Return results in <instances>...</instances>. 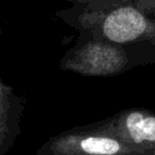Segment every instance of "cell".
<instances>
[{
	"label": "cell",
	"mask_w": 155,
	"mask_h": 155,
	"mask_svg": "<svg viewBox=\"0 0 155 155\" xmlns=\"http://www.w3.org/2000/svg\"><path fill=\"white\" fill-rule=\"evenodd\" d=\"M68 1L73 2V5L78 7H82L91 11H99V10H105L117 5L133 2V0H68Z\"/></svg>",
	"instance_id": "obj_6"
},
{
	"label": "cell",
	"mask_w": 155,
	"mask_h": 155,
	"mask_svg": "<svg viewBox=\"0 0 155 155\" xmlns=\"http://www.w3.org/2000/svg\"><path fill=\"white\" fill-rule=\"evenodd\" d=\"M133 2L140 10L155 18V0H133Z\"/></svg>",
	"instance_id": "obj_7"
},
{
	"label": "cell",
	"mask_w": 155,
	"mask_h": 155,
	"mask_svg": "<svg viewBox=\"0 0 155 155\" xmlns=\"http://www.w3.org/2000/svg\"><path fill=\"white\" fill-rule=\"evenodd\" d=\"M79 29L82 36L122 45H155V18L134 2L99 11L82 8L78 15L64 18Z\"/></svg>",
	"instance_id": "obj_2"
},
{
	"label": "cell",
	"mask_w": 155,
	"mask_h": 155,
	"mask_svg": "<svg viewBox=\"0 0 155 155\" xmlns=\"http://www.w3.org/2000/svg\"><path fill=\"white\" fill-rule=\"evenodd\" d=\"M36 155H136L116 137L97 131L90 125L71 127L51 136Z\"/></svg>",
	"instance_id": "obj_3"
},
{
	"label": "cell",
	"mask_w": 155,
	"mask_h": 155,
	"mask_svg": "<svg viewBox=\"0 0 155 155\" xmlns=\"http://www.w3.org/2000/svg\"><path fill=\"white\" fill-rule=\"evenodd\" d=\"M88 125L97 131L116 137L136 155H155V113L149 109L125 108Z\"/></svg>",
	"instance_id": "obj_4"
},
{
	"label": "cell",
	"mask_w": 155,
	"mask_h": 155,
	"mask_svg": "<svg viewBox=\"0 0 155 155\" xmlns=\"http://www.w3.org/2000/svg\"><path fill=\"white\" fill-rule=\"evenodd\" d=\"M80 39L65 52L59 69L81 76L109 78L155 61V45L151 44L122 45L82 35Z\"/></svg>",
	"instance_id": "obj_1"
},
{
	"label": "cell",
	"mask_w": 155,
	"mask_h": 155,
	"mask_svg": "<svg viewBox=\"0 0 155 155\" xmlns=\"http://www.w3.org/2000/svg\"><path fill=\"white\" fill-rule=\"evenodd\" d=\"M25 99L0 78V155H7L21 136Z\"/></svg>",
	"instance_id": "obj_5"
}]
</instances>
